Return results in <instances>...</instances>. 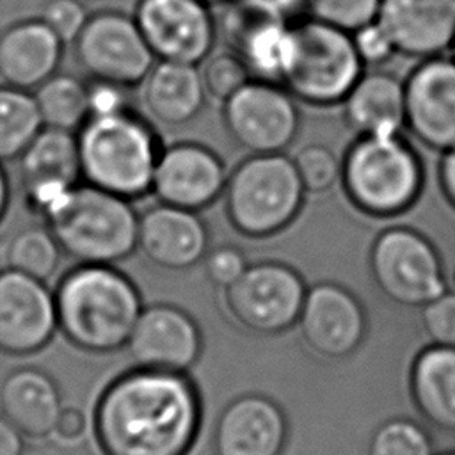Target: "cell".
I'll return each mask as SVG.
<instances>
[{"label": "cell", "instance_id": "cell-1", "mask_svg": "<svg viewBox=\"0 0 455 455\" xmlns=\"http://www.w3.org/2000/svg\"><path fill=\"white\" fill-rule=\"evenodd\" d=\"M199 427V391L185 371L137 366L107 386L94 411L105 455H187Z\"/></svg>", "mask_w": 455, "mask_h": 455}, {"label": "cell", "instance_id": "cell-2", "mask_svg": "<svg viewBox=\"0 0 455 455\" xmlns=\"http://www.w3.org/2000/svg\"><path fill=\"white\" fill-rule=\"evenodd\" d=\"M57 323L78 348L110 354L126 347L142 311L137 286L112 265L80 263L55 291Z\"/></svg>", "mask_w": 455, "mask_h": 455}, {"label": "cell", "instance_id": "cell-3", "mask_svg": "<svg viewBox=\"0 0 455 455\" xmlns=\"http://www.w3.org/2000/svg\"><path fill=\"white\" fill-rule=\"evenodd\" d=\"M76 144L87 183L130 201L151 192L162 148L151 124L130 107L89 116Z\"/></svg>", "mask_w": 455, "mask_h": 455}, {"label": "cell", "instance_id": "cell-4", "mask_svg": "<svg viewBox=\"0 0 455 455\" xmlns=\"http://www.w3.org/2000/svg\"><path fill=\"white\" fill-rule=\"evenodd\" d=\"M62 252L80 263L114 265L137 249L139 215L130 199L78 183L43 213Z\"/></svg>", "mask_w": 455, "mask_h": 455}, {"label": "cell", "instance_id": "cell-5", "mask_svg": "<svg viewBox=\"0 0 455 455\" xmlns=\"http://www.w3.org/2000/svg\"><path fill=\"white\" fill-rule=\"evenodd\" d=\"M345 196L370 217L405 213L421 196L425 167L402 133L357 135L341 162Z\"/></svg>", "mask_w": 455, "mask_h": 455}, {"label": "cell", "instance_id": "cell-6", "mask_svg": "<svg viewBox=\"0 0 455 455\" xmlns=\"http://www.w3.org/2000/svg\"><path fill=\"white\" fill-rule=\"evenodd\" d=\"M363 73L350 32L315 18L288 23L277 82L295 100L315 107L338 105Z\"/></svg>", "mask_w": 455, "mask_h": 455}, {"label": "cell", "instance_id": "cell-7", "mask_svg": "<svg viewBox=\"0 0 455 455\" xmlns=\"http://www.w3.org/2000/svg\"><path fill=\"white\" fill-rule=\"evenodd\" d=\"M306 194L293 158L284 153L249 155L228 174L224 210L240 235L268 238L299 217Z\"/></svg>", "mask_w": 455, "mask_h": 455}, {"label": "cell", "instance_id": "cell-8", "mask_svg": "<svg viewBox=\"0 0 455 455\" xmlns=\"http://www.w3.org/2000/svg\"><path fill=\"white\" fill-rule=\"evenodd\" d=\"M370 270L379 291L402 307L419 309L448 290L439 251L412 228L380 231L370 249Z\"/></svg>", "mask_w": 455, "mask_h": 455}, {"label": "cell", "instance_id": "cell-9", "mask_svg": "<svg viewBox=\"0 0 455 455\" xmlns=\"http://www.w3.org/2000/svg\"><path fill=\"white\" fill-rule=\"evenodd\" d=\"M300 274L286 263L261 261L224 290L229 315L256 334H279L299 322L306 297Z\"/></svg>", "mask_w": 455, "mask_h": 455}, {"label": "cell", "instance_id": "cell-10", "mask_svg": "<svg viewBox=\"0 0 455 455\" xmlns=\"http://www.w3.org/2000/svg\"><path fill=\"white\" fill-rule=\"evenodd\" d=\"M222 105L229 137L249 155L283 153L297 139V101L277 82L251 78Z\"/></svg>", "mask_w": 455, "mask_h": 455}, {"label": "cell", "instance_id": "cell-11", "mask_svg": "<svg viewBox=\"0 0 455 455\" xmlns=\"http://www.w3.org/2000/svg\"><path fill=\"white\" fill-rule=\"evenodd\" d=\"M73 43L76 62L92 80L126 89L140 85L156 62L133 16L119 11L91 14Z\"/></svg>", "mask_w": 455, "mask_h": 455}, {"label": "cell", "instance_id": "cell-12", "mask_svg": "<svg viewBox=\"0 0 455 455\" xmlns=\"http://www.w3.org/2000/svg\"><path fill=\"white\" fill-rule=\"evenodd\" d=\"M133 20L156 60L203 64L217 41V20L201 0H137Z\"/></svg>", "mask_w": 455, "mask_h": 455}, {"label": "cell", "instance_id": "cell-13", "mask_svg": "<svg viewBox=\"0 0 455 455\" xmlns=\"http://www.w3.org/2000/svg\"><path fill=\"white\" fill-rule=\"evenodd\" d=\"M405 128L437 153L455 149V59H423L403 80Z\"/></svg>", "mask_w": 455, "mask_h": 455}, {"label": "cell", "instance_id": "cell-14", "mask_svg": "<svg viewBox=\"0 0 455 455\" xmlns=\"http://www.w3.org/2000/svg\"><path fill=\"white\" fill-rule=\"evenodd\" d=\"M55 295L44 281L5 268L0 272V352L30 355L57 331Z\"/></svg>", "mask_w": 455, "mask_h": 455}, {"label": "cell", "instance_id": "cell-15", "mask_svg": "<svg viewBox=\"0 0 455 455\" xmlns=\"http://www.w3.org/2000/svg\"><path fill=\"white\" fill-rule=\"evenodd\" d=\"M228 172L222 158L199 142L162 148L151 183L158 203L199 212L224 194Z\"/></svg>", "mask_w": 455, "mask_h": 455}, {"label": "cell", "instance_id": "cell-16", "mask_svg": "<svg viewBox=\"0 0 455 455\" xmlns=\"http://www.w3.org/2000/svg\"><path fill=\"white\" fill-rule=\"evenodd\" d=\"M299 327L315 354L341 359L361 347L366 315L352 291L336 283H318L306 291Z\"/></svg>", "mask_w": 455, "mask_h": 455}, {"label": "cell", "instance_id": "cell-17", "mask_svg": "<svg viewBox=\"0 0 455 455\" xmlns=\"http://www.w3.org/2000/svg\"><path fill=\"white\" fill-rule=\"evenodd\" d=\"M126 347L140 368L187 371L199 359L203 339L196 320L183 309L155 304L140 311Z\"/></svg>", "mask_w": 455, "mask_h": 455}, {"label": "cell", "instance_id": "cell-18", "mask_svg": "<svg viewBox=\"0 0 455 455\" xmlns=\"http://www.w3.org/2000/svg\"><path fill=\"white\" fill-rule=\"evenodd\" d=\"M375 21L396 53L437 57L455 41V0H380Z\"/></svg>", "mask_w": 455, "mask_h": 455}, {"label": "cell", "instance_id": "cell-19", "mask_svg": "<svg viewBox=\"0 0 455 455\" xmlns=\"http://www.w3.org/2000/svg\"><path fill=\"white\" fill-rule=\"evenodd\" d=\"M20 178L30 206L41 213L80 183L76 133L43 126L20 155Z\"/></svg>", "mask_w": 455, "mask_h": 455}, {"label": "cell", "instance_id": "cell-20", "mask_svg": "<svg viewBox=\"0 0 455 455\" xmlns=\"http://www.w3.org/2000/svg\"><path fill=\"white\" fill-rule=\"evenodd\" d=\"M288 437L283 409L268 396L249 393L231 400L213 430L215 455H281Z\"/></svg>", "mask_w": 455, "mask_h": 455}, {"label": "cell", "instance_id": "cell-21", "mask_svg": "<svg viewBox=\"0 0 455 455\" xmlns=\"http://www.w3.org/2000/svg\"><path fill=\"white\" fill-rule=\"evenodd\" d=\"M137 249L167 270H187L208 254V228L197 212L158 203L139 217Z\"/></svg>", "mask_w": 455, "mask_h": 455}, {"label": "cell", "instance_id": "cell-22", "mask_svg": "<svg viewBox=\"0 0 455 455\" xmlns=\"http://www.w3.org/2000/svg\"><path fill=\"white\" fill-rule=\"evenodd\" d=\"M217 20V37L249 68L254 78L277 82L288 20L259 12L240 0L224 2ZM279 84V82H277Z\"/></svg>", "mask_w": 455, "mask_h": 455}, {"label": "cell", "instance_id": "cell-23", "mask_svg": "<svg viewBox=\"0 0 455 455\" xmlns=\"http://www.w3.org/2000/svg\"><path fill=\"white\" fill-rule=\"evenodd\" d=\"M64 41L43 21L23 20L0 36V78L18 89L39 87L55 75Z\"/></svg>", "mask_w": 455, "mask_h": 455}, {"label": "cell", "instance_id": "cell-24", "mask_svg": "<svg viewBox=\"0 0 455 455\" xmlns=\"http://www.w3.org/2000/svg\"><path fill=\"white\" fill-rule=\"evenodd\" d=\"M142 103L164 126H183L197 117L206 101L199 66L156 60L142 80Z\"/></svg>", "mask_w": 455, "mask_h": 455}, {"label": "cell", "instance_id": "cell-25", "mask_svg": "<svg viewBox=\"0 0 455 455\" xmlns=\"http://www.w3.org/2000/svg\"><path fill=\"white\" fill-rule=\"evenodd\" d=\"M341 105L357 135L402 133L405 128V84L393 73H363Z\"/></svg>", "mask_w": 455, "mask_h": 455}, {"label": "cell", "instance_id": "cell-26", "mask_svg": "<svg viewBox=\"0 0 455 455\" xmlns=\"http://www.w3.org/2000/svg\"><path fill=\"white\" fill-rule=\"evenodd\" d=\"M2 414L27 437H48L62 411L60 393L50 375L36 368H20L0 386Z\"/></svg>", "mask_w": 455, "mask_h": 455}, {"label": "cell", "instance_id": "cell-27", "mask_svg": "<svg viewBox=\"0 0 455 455\" xmlns=\"http://www.w3.org/2000/svg\"><path fill=\"white\" fill-rule=\"evenodd\" d=\"M409 386L419 414L435 428L455 432V348H423L411 366Z\"/></svg>", "mask_w": 455, "mask_h": 455}, {"label": "cell", "instance_id": "cell-28", "mask_svg": "<svg viewBox=\"0 0 455 455\" xmlns=\"http://www.w3.org/2000/svg\"><path fill=\"white\" fill-rule=\"evenodd\" d=\"M43 126L78 132L91 116L89 84L73 75H53L34 92Z\"/></svg>", "mask_w": 455, "mask_h": 455}, {"label": "cell", "instance_id": "cell-29", "mask_svg": "<svg viewBox=\"0 0 455 455\" xmlns=\"http://www.w3.org/2000/svg\"><path fill=\"white\" fill-rule=\"evenodd\" d=\"M43 128L34 94L12 85L0 87V162L20 158Z\"/></svg>", "mask_w": 455, "mask_h": 455}, {"label": "cell", "instance_id": "cell-30", "mask_svg": "<svg viewBox=\"0 0 455 455\" xmlns=\"http://www.w3.org/2000/svg\"><path fill=\"white\" fill-rule=\"evenodd\" d=\"M60 252L48 228H27L12 236L5 251V259L9 268L46 281L55 272Z\"/></svg>", "mask_w": 455, "mask_h": 455}, {"label": "cell", "instance_id": "cell-31", "mask_svg": "<svg viewBox=\"0 0 455 455\" xmlns=\"http://www.w3.org/2000/svg\"><path fill=\"white\" fill-rule=\"evenodd\" d=\"M368 455H435L428 432L412 419H389L371 435Z\"/></svg>", "mask_w": 455, "mask_h": 455}, {"label": "cell", "instance_id": "cell-32", "mask_svg": "<svg viewBox=\"0 0 455 455\" xmlns=\"http://www.w3.org/2000/svg\"><path fill=\"white\" fill-rule=\"evenodd\" d=\"M201 78L204 84L206 96L226 101L236 91H240L251 78V71L247 64L231 50L210 53V57L203 62Z\"/></svg>", "mask_w": 455, "mask_h": 455}, {"label": "cell", "instance_id": "cell-33", "mask_svg": "<svg viewBox=\"0 0 455 455\" xmlns=\"http://www.w3.org/2000/svg\"><path fill=\"white\" fill-rule=\"evenodd\" d=\"M379 7L380 0H304L309 18L350 34L375 21Z\"/></svg>", "mask_w": 455, "mask_h": 455}, {"label": "cell", "instance_id": "cell-34", "mask_svg": "<svg viewBox=\"0 0 455 455\" xmlns=\"http://www.w3.org/2000/svg\"><path fill=\"white\" fill-rule=\"evenodd\" d=\"M297 172L307 194L331 190L341 176V164L323 144H307L293 156Z\"/></svg>", "mask_w": 455, "mask_h": 455}, {"label": "cell", "instance_id": "cell-35", "mask_svg": "<svg viewBox=\"0 0 455 455\" xmlns=\"http://www.w3.org/2000/svg\"><path fill=\"white\" fill-rule=\"evenodd\" d=\"M419 320L432 345L455 348V291H444L423 307Z\"/></svg>", "mask_w": 455, "mask_h": 455}, {"label": "cell", "instance_id": "cell-36", "mask_svg": "<svg viewBox=\"0 0 455 455\" xmlns=\"http://www.w3.org/2000/svg\"><path fill=\"white\" fill-rule=\"evenodd\" d=\"M89 14L80 0H48L41 20L66 43L75 41Z\"/></svg>", "mask_w": 455, "mask_h": 455}, {"label": "cell", "instance_id": "cell-37", "mask_svg": "<svg viewBox=\"0 0 455 455\" xmlns=\"http://www.w3.org/2000/svg\"><path fill=\"white\" fill-rule=\"evenodd\" d=\"M247 265L243 252L233 245H222L204 256L206 277L224 290L245 272Z\"/></svg>", "mask_w": 455, "mask_h": 455}, {"label": "cell", "instance_id": "cell-38", "mask_svg": "<svg viewBox=\"0 0 455 455\" xmlns=\"http://www.w3.org/2000/svg\"><path fill=\"white\" fill-rule=\"evenodd\" d=\"M354 46L364 66H380L396 52L377 21H371L352 32Z\"/></svg>", "mask_w": 455, "mask_h": 455}, {"label": "cell", "instance_id": "cell-39", "mask_svg": "<svg viewBox=\"0 0 455 455\" xmlns=\"http://www.w3.org/2000/svg\"><path fill=\"white\" fill-rule=\"evenodd\" d=\"M126 87L108 84V82H98L92 80L89 84V96H91V116L92 114H107L116 112L121 108H126Z\"/></svg>", "mask_w": 455, "mask_h": 455}, {"label": "cell", "instance_id": "cell-40", "mask_svg": "<svg viewBox=\"0 0 455 455\" xmlns=\"http://www.w3.org/2000/svg\"><path fill=\"white\" fill-rule=\"evenodd\" d=\"M87 428V419L85 414L76 409V407H62L53 432L62 439V441H76L84 435Z\"/></svg>", "mask_w": 455, "mask_h": 455}, {"label": "cell", "instance_id": "cell-41", "mask_svg": "<svg viewBox=\"0 0 455 455\" xmlns=\"http://www.w3.org/2000/svg\"><path fill=\"white\" fill-rule=\"evenodd\" d=\"M242 4L283 20H290L295 12L304 9V0H240Z\"/></svg>", "mask_w": 455, "mask_h": 455}, {"label": "cell", "instance_id": "cell-42", "mask_svg": "<svg viewBox=\"0 0 455 455\" xmlns=\"http://www.w3.org/2000/svg\"><path fill=\"white\" fill-rule=\"evenodd\" d=\"M437 176L444 199L450 203L451 208H455V149L441 155Z\"/></svg>", "mask_w": 455, "mask_h": 455}, {"label": "cell", "instance_id": "cell-43", "mask_svg": "<svg viewBox=\"0 0 455 455\" xmlns=\"http://www.w3.org/2000/svg\"><path fill=\"white\" fill-rule=\"evenodd\" d=\"M23 453V434L0 414V455H21Z\"/></svg>", "mask_w": 455, "mask_h": 455}, {"label": "cell", "instance_id": "cell-44", "mask_svg": "<svg viewBox=\"0 0 455 455\" xmlns=\"http://www.w3.org/2000/svg\"><path fill=\"white\" fill-rule=\"evenodd\" d=\"M7 204H9V180L5 171L0 165V220L7 212Z\"/></svg>", "mask_w": 455, "mask_h": 455}, {"label": "cell", "instance_id": "cell-45", "mask_svg": "<svg viewBox=\"0 0 455 455\" xmlns=\"http://www.w3.org/2000/svg\"><path fill=\"white\" fill-rule=\"evenodd\" d=\"M201 2H204V4H208L212 7V5H220V4H224L228 0H201Z\"/></svg>", "mask_w": 455, "mask_h": 455}, {"label": "cell", "instance_id": "cell-46", "mask_svg": "<svg viewBox=\"0 0 455 455\" xmlns=\"http://www.w3.org/2000/svg\"><path fill=\"white\" fill-rule=\"evenodd\" d=\"M82 4H96V2H101V0H80Z\"/></svg>", "mask_w": 455, "mask_h": 455}, {"label": "cell", "instance_id": "cell-47", "mask_svg": "<svg viewBox=\"0 0 455 455\" xmlns=\"http://www.w3.org/2000/svg\"><path fill=\"white\" fill-rule=\"evenodd\" d=\"M451 57L455 59V41H453V44H451Z\"/></svg>", "mask_w": 455, "mask_h": 455}, {"label": "cell", "instance_id": "cell-48", "mask_svg": "<svg viewBox=\"0 0 455 455\" xmlns=\"http://www.w3.org/2000/svg\"><path fill=\"white\" fill-rule=\"evenodd\" d=\"M439 455H455V451L451 450V451H444V453H439Z\"/></svg>", "mask_w": 455, "mask_h": 455}]
</instances>
